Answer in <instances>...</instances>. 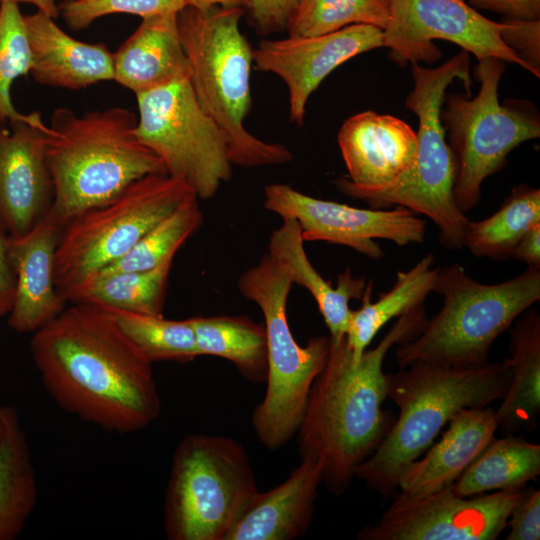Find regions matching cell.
Wrapping results in <instances>:
<instances>
[{
	"mask_svg": "<svg viewBox=\"0 0 540 540\" xmlns=\"http://www.w3.org/2000/svg\"><path fill=\"white\" fill-rule=\"evenodd\" d=\"M30 352L47 393L82 421L130 434L161 413L153 363L102 307L71 303L33 332Z\"/></svg>",
	"mask_w": 540,
	"mask_h": 540,
	"instance_id": "6da1fadb",
	"label": "cell"
},
{
	"mask_svg": "<svg viewBox=\"0 0 540 540\" xmlns=\"http://www.w3.org/2000/svg\"><path fill=\"white\" fill-rule=\"evenodd\" d=\"M380 342L355 360L345 337H330L327 361L314 380L297 430L301 459L320 468L321 483L342 494L355 468L379 446L394 418L382 409L388 397L383 363L395 345L415 338L427 320L424 304L397 317Z\"/></svg>",
	"mask_w": 540,
	"mask_h": 540,
	"instance_id": "7a4b0ae2",
	"label": "cell"
},
{
	"mask_svg": "<svg viewBox=\"0 0 540 540\" xmlns=\"http://www.w3.org/2000/svg\"><path fill=\"white\" fill-rule=\"evenodd\" d=\"M138 118L112 107L83 115L53 111L45 129L46 161L53 183L49 214L63 227L78 214L119 196L136 180L167 173L136 134Z\"/></svg>",
	"mask_w": 540,
	"mask_h": 540,
	"instance_id": "3957f363",
	"label": "cell"
},
{
	"mask_svg": "<svg viewBox=\"0 0 540 540\" xmlns=\"http://www.w3.org/2000/svg\"><path fill=\"white\" fill-rule=\"evenodd\" d=\"M509 360L474 366L416 362L388 374V397L399 415L354 477L385 498L398 492L404 470L432 445L441 429L465 408H484L507 391Z\"/></svg>",
	"mask_w": 540,
	"mask_h": 540,
	"instance_id": "277c9868",
	"label": "cell"
},
{
	"mask_svg": "<svg viewBox=\"0 0 540 540\" xmlns=\"http://www.w3.org/2000/svg\"><path fill=\"white\" fill-rule=\"evenodd\" d=\"M243 15V8L221 6H186L178 12L188 78L203 110L226 134L233 165L285 164L293 159L286 146L263 141L244 126L251 107L253 49L239 27Z\"/></svg>",
	"mask_w": 540,
	"mask_h": 540,
	"instance_id": "5b68a950",
	"label": "cell"
},
{
	"mask_svg": "<svg viewBox=\"0 0 540 540\" xmlns=\"http://www.w3.org/2000/svg\"><path fill=\"white\" fill-rule=\"evenodd\" d=\"M436 293L443 307L421 332L399 344L400 368L416 362L474 366L488 362L496 339L540 300V268L528 266L514 278L483 284L458 263L438 268Z\"/></svg>",
	"mask_w": 540,
	"mask_h": 540,
	"instance_id": "8992f818",
	"label": "cell"
},
{
	"mask_svg": "<svg viewBox=\"0 0 540 540\" xmlns=\"http://www.w3.org/2000/svg\"><path fill=\"white\" fill-rule=\"evenodd\" d=\"M469 53L459 54L436 68L413 63V89L406 108L417 115L419 128L415 158L393 184L376 190L346 189L341 193L364 200L372 208L401 206L430 218L446 249H460L469 219L454 197L455 162L446 139L440 112L448 86L461 80L470 95Z\"/></svg>",
	"mask_w": 540,
	"mask_h": 540,
	"instance_id": "52a82bcc",
	"label": "cell"
},
{
	"mask_svg": "<svg viewBox=\"0 0 540 540\" xmlns=\"http://www.w3.org/2000/svg\"><path fill=\"white\" fill-rule=\"evenodd\" d=\"M237 285L264 317L267 385L263 400L253 411L252 425L259 441L277 450L297 433L311 386L327 361L330 338L315 336L305 346L297 343L287 318L293 283L268 253L239 276Z\"/></svg>",
	"mask_w": 540,
	"mask_h": 540,
	"instance_id": "ba28073f",
	"label": "cell"
},
{
	"mask_svg": "<svg viewBox=\"0 0 540 540\" xmlns=\"http://www.w3.org/2000/svg\"><path fill=\"white\" fill-rule=\"evenodd\" d=\"M259 492L245 448L236 440L188 434L177 445L164 501L170 540H226Z\"/></svg>",
	"mask_w": 540,
	"mask_h": 540,
	"instance_id": "9c48e42d",
	"label": "cell"
},
{
	"mask_svg": "<svg viewBox=\"0 0 540 540\" xmlns=\"http://www.w3.org/2000/svg\"><path fill=\"white\" fill-rule=\"evenodd\" d=\"M505 62L478 60L477 95H445L440 118L455 162L454 197L464 213L480 201L484 180L499 172L509 153L520 144L539 138L540 118L527 101L500 104L498 88Z\"/></svg>",
	"mask_w": 540,
	"mask_h": 540,
	"instance_id": "30bf717a",
	"label": "cell"
},
{
	"mask_svg": "<svg viewBox=\"0 0 540 540\" xmlns=\"http://www.w3.org/2000/svg\"><path fill=\"white\" fill-rule=\"evenodd\" d=\"M198 199L182 180L150 174L110 202L84 211L62 229L55 254V283L65 294L125 255L146 233L183 204ZM66 299V298H65Z\"/></svg>",
	"mask_w": 540,
	"mask_h": 540,
	"instance_id": "8fae6325",
	"label": "cell"
},
{
	"mask_svg": "<svg viewBox=\"0 0 540 540\" xmlns=\"http://www.w3.org/2000/svg\"><path fill=\"white\" fill-rule=\"evenodd\" d=\"M139 140L198 199L212 198L232 177L229 140L199 104L188 76L136 94Z\"/></svg>",
	"mask_w": 540,
	"mask_h": 540,
	"instance_id": "7c38bea8",
	"label": "cell"
},
{
	"mask_svg": "<svg viewBox=\"0 0 540 540\" xmlns=\"http://www.w3.org/2000/svg\"><path fill=\"white\" fill-rule=\"evenodd\" d=\"M502 23L488 19L466 0H391L390 16L383 30V46L398 64L433 63L441 50L433 41L446 40L473 54L514 63L528 70L501 39Z\"/></svg>",
	"mask_w": 540,
	"mask_h": 540,
	"instance_id": "4fadbf2b",
	"label": "cell"
},
{
	"mask_svg": "<svg viewBox=\"0 0 540 540\" xmlns=\"http://www.w3.org/2000/svg\"><path fill=\"white\" fill-rule=\"evenodd\" d=\"M524 488L461 497L451 485L408 498L395 494L392 504L360 540H494L507 528L512 509Z\"/></svg>",
	"mask_w": 540,
	"mask_h": 540,
	"instance_id": "5bb4252c",
	"label": "cell"
},
{
	"mask_svg": "<svg viewBox=\"0 0 540 540\" xmlns=\"http://www.w3.org/2000/svg\"><path fill=\"white\" fill-rule=\"evenodd\" d=\"M263 204L282 219L296 220L304 242L347 246L370 259L384 256L375 239H386L398 246L425 240V221L401 206L389 210L356 208L314 198L281 183L264 187Z\"/></svg>",
	"mask_w": 540,
	"mask_h": 540,
	"instance_id": "9a60e30c",
	"label": "cell"
},
{
	"mask_svg": "<svg viewBox=\"0 0 540 540\" xmlns=\"http://www.w3.org/2000/svg\"><path fill=\"white\" fill-rule=\"evenodd\" d=\"M379 47H383V30L355 24L317 36L264 39L253 49V64L285 82L290 120L303 125L307 101L321 82L341 64Z\"/></svg>",
	"mask_w": 540,
	"mask_h": 540,
	"instance_id": "2e32d148",
	"label": "cell"
},
{
	"mask_svg": "<svg viewBox=\"0 0 540 540\" xmlns=\"http://www.w3.org/2000/svg\"><path fill=\"white\" fill-rule=\"evenodd\" d=\"M38 112L0 128V223L9 236L29 231L50 209L53 183Z\"/></svg>",
	"mask_w": 540,
	"mask_h": 540,
	"instance_id": "e0dca14e",
	"label": "cell"
},
{
	"mask_svg": "<svg viewBox=\"0 0 540 540\" xmlns=\"http://www.w3.org/2000/svg\"><path fill=\"white\" fill-rule=\"evenodd\" d=\"M337 140L348 171V177L333 181L340 192L393 184L412 165L417 147V134L406 122L374 111L349 117Z\"/></svg>",
	"mask_w": 540,
	"mask_h": 540,
	"instance_id": "ac0fdd59",
	"label": "cell"
},
{
	"mask_svg": "<svg viewBox=\"0 0 540 540\" xmlns=\"http://www.w3.org/2000/svg\"><path fill=\"white\" fill-rule=\"evenodd\" d=\"M63 226L49 213L29 231L8 236L15 274V295L8 324L18 333H33L67 306L55 283V254Z\"/></svg>",
	"mask_w": 540,
	"mask_h": 540,
	"instance_id": "d6986e66",
	"label": "cell"
},
{
	"mask_svg": "<svg viewBox=\"0 0 540 540\" xmlns=\"http://www.w3.org/2000/svg\"><path fill=\"white\" fill-rule=\"evenodd\" d=\"M52 16L24 15L31 52L30 74L41 85L78 90L114 80L113 53L104 43L74 39Z\"/></svg>",
	"mask_w": 540,
	"mask_h": 540,
	"instance_id": "ffe728a7",
	"label": "cell"
},
{
	"mask_svg": "<svg viewBox=\"0 0 540 540\" xmlns=\"http://www.w3.org/2000/svg\"><path fill=\"white\" fill-rule=\"evenodd\" d=\"M497 428L492 407L462 409L448 422L441 440L404 470L397 494L417 498L452 485L494 438Z\"/></svg>",
	"mask_w": 540,
	"mask_h": 540,
	"instance_id": "44dd1931",
	"label": "cell"
},
{
	"mask_svg": "<svg viewBox=\"0 0 540 540\" xmlns=\"http://www.w3.org/2000/svg\"><path fill=\"white\" fill-rule=\"evenodd\" d=\"M321 484L318 465L301 463L278 486L258 492L226 540H292L310 527Z\"/></svg>",
	"mask_w": 540,
	"mask_h": 540,
	"instance_id": "7402d4cb",
	"label": "cell"
},
{
	"mask_svg": "<svg viewBox=\"0 0 540 540\" xmlns=\"http://www.w3.org/2000/svg\"><path fill=\"white\" fill-rule=\"evenodd\" d=\"M178 13L142 18L114 57V81L136 94L188 76Z\"/></svg>",
	"mask_w": 540,
	"mask_h": 540,
	"instance_id": "603a6c76",
	"label": "cell"
},
{
	"mask_svg": "<svg viewBox=\"0 0 540 540\" xmlns=\"http://www.w3.org/2000/svg\"><path fill=\"white\" fill-rule=\"evenodd\" d=\"M282 220L281 226L270 235L267 253L293 284L304 287L312 295L330 332L329 337L339 341L347 331L351 312L349 302L362 297L366 279L355 277L350 269H346L338 275L337 286L333 287L309 261L297 221L292 218Z\"/></svg>",
	"mask_w": 540,
	"mask_h": 540,
	"instance_id": "cb8c5ba5",
	"label": "cell"
},
{
	"mask_svg": "<svg viewBox=\"0 0 540 540\" xmlns=\"http://www.w3.org/2000/svg\"><path fill=\"white\" fill-rule=\"evenodd\" d=\"M511 328L510 383L495 417L506 434L533 428L540 414V316L525 311Z\"/></svg>",
	"mask_w": 540,
	"mask_h": 540,
	"instance_id": "d4e9b609",
	"label": "cell"
},
{
	"mask_svg": "<svg viewBox=\"0 0 540 540\" xmlns=\"http://www.w3.org/2000/svg\"><path fill=\"white\" fill-rule=\"evenodd\" d=\"M434 261V255L428 253L409 270L399 271L393 287L375 302L371 301L372 282L367 283L361 306L350 312L345 334L355 360L388 321L424 304L429 293L435 291L438 268H433Z\"/></svg>",
	"mask_w": 540,
	"mask_h": 540,
	"instance_id": "484cf974",
	"label": "cell"
},
{
	"mask_svg": "<svg viewBox=\"0 0 540 540\" xmlns=\"http://www.w3.org/2000/svg\"><path fill=\"white\" fill-rule=\"evenodd\" d=\"M198 356L224 358L248 381L266 382L267 335L264 324L246 316L217 315L188 318Z\"/></svg>",
	"mask_w": 540,
	"mask_h": 540,
	"instance_id": "4316f807",
	"label": "cell"
},
{
	"mask_svg": "<svg viewBox=\"0 0 540 540\" xmlns=\"http://www.w3.org/2000/svg\"><path fill=\"white\" fill-rule=\"evenodd\" d=\"M38 498L36 472L26 433L11 408L0 443V540L18 537Z\"/></svg>",
	"mask_w": 540,
	"mask_h": 540,
	"instance_id": "83f0119b",
	"label": "cell"
},
{
	"mask_svg": "<svg viewBox=\"0 0 540 540\" xmlns=\"http://www.w3.org/2000/svg\"><path fill=\"white\" fill-rule=\"evenodd\" d=\"M540 474V445L507 434L492 439L451 485L454 494L470 497L491 491L524 488Z\"/></svg>",
	"mask_w": 540,
	"mask_h": 540,
	"instance_id": "f1b7e54d",
	"label": "cell"
},
{
	"mask_svg": "<svg viewBox=\"0 0 540 540\" xmlns=\"http://www.w3.org/2000/svg\"><path fill=\"white\" fill-rule=\"evenodd\" d=\"M174 257L144 271L96 274L70 289L68 303L162 316Z\"/></svg>",
	"mask_w": 540,
	"mask_h": 540,
	"instance_id": "f546056e",
	"label": "cell"
},
{
	"mask_svg": "<svg viewBox=\"0 0 540 540\" xmlns=\"http://www.w3.org/2000/svg\"><path fill=\"white\" fill-rule=\"evenodd\" d=\"M540 223V190L525 184L515 187L491 216L468 222L463 247L476 257L501 261L534 225Z\"/></svg>",
	"mask_w": 540,
	"mask_h": 540,
	"instance_id": "4dcf8cb0",
	"label": "cell"
},
{
	"mask_svg": "<svg viewBox=\"0 0 540 540\" xmlns=\"http://www.w3.org/2000/svg\"><path fill=\"white\" fill-rule=\"evenodd\" d=\"M102 308L150 362L184 363L198 357L193 329L188 318L171 320L163 315Z\"/></svg>",
	"mask_w": 540,
	"mask_h": 540,
	"instance_id": "1f68e13d",
	"label": "cell"
},
{
	"mask_svg": "<svg viewBox=\"0 0 540 540\" xmlns=\"http://www.w3.org/2000/svg\"><path fill=\"white\" fill-rule=\"evenodd\" d=\"M202 223L203 213L198 199L188 201L146 233L125 255L96 274L155 268L174 257Z\"/></svg>",
	"mask_w": 540,
	"mask_h": 540,
	"instance_id": "d6a6232c",
	"label": "cell"
},
{
	"mask_svg": "<svg viewBox=\"0 0 540 540\" xmlns=\"http://www.w3.org/2000/svg\"><path fill=\"white\" fill-rule=\"evenodd\" d=\"M391 0H301L289 25V36H317L355 24L384 30Z\"/></svg>",
	"mask_w": 540,
	"mask_h": 540,
	"instance_id": "836d02e7",
	"label": "cell"
},
{
	"mask_svg": "<svg viewBox=\"0 0 540 540\" xmlns=\"http://www.w3.org/2000/svg\"><path fill=\"white\" fill-rule=\"evenodd\" d=\"M19 3L0 2V122L27 120L30 114L16 110L11 99L15 79L30 73L31 52L24 15Z\"/></svg>",
	"mask_w": 540,
	"mask_h": 540,
	"instance_id": "e575fe53",
	"label": "cell"
},
{
	"mask_svg": "<svg viewBox=\"0 0 540 540\" xmlns=\"http://www.w3.org/2000/svg\"><path fill=\"white\" fill-rule=\"evenodd\" d=\"M58 5L59 15L66 26L79 31L96 19L111 14H132L142 18L178 13L187 0H63Z\"/></svg>",
	"mask_w": 540,
	"mask_h": 540,
	"instance_id": "d590c367",
	"label": "cell"
},
{
	"mask_svg": "<svg viewBox=\"0 0 540 540\" xmlns=\"http://www.w3.org/2000/svg\"><path fill=\"white\" fill-rule=\"evenodd\" d=\"M501 39L540 77V19L520 20L503 18L501 20Z\"/></svg>",
	"mask_w": 540,
	"mask_h": 540,
	"instance_id": "8d00e7d4",
	"label": "cell"
},
{
	"mask_svg": "<svg viewBox=\"0 0 540 540\" xmlns=\"http://www.w3.org/2000/svg\"><path fill=\"white\" fill-rule=\"evenodd\" d=\"M301 0H249L246 6L251 25L262 35L288 28Z\"/></svg>",
	"mask_w": 540,
	"mask_h": 540,
	"instance_id": "74e56055",
	"label": "cell"
},
{
	"mask_svg": "<svg viewBox=\"0 0 540 540\" xmlns=\"http://www.w3.org/2000/svg\"><path fill=\"white\" fill-rule=\"evenodd\" d=\"M507 540L540 539V491L530 487L512 509L507 521Z\"/></svg>",
	"mask_w": 540,
	"mask_h": 540,
	"instance_id": "f35d334b",
	"label": "cell"
},
{
	"mask_svg": "<svg viewBox=\"0 0 540 540\" xmlns=\"http://www.w3.org/2000/svg\"><path fill=\"white\" fill-rule=\"evenodd\" d=\"M476 10H488L503 18L540 19V0H466Z\"/></svg>",
	"mask_w": 540,
	"mask_h": 540,
	"instance_id": "ab89813d",
	"label": "cell"
},
{
	"mask_svg": "<svg viewBox=\"0 0 540 540\" xmlns=\"http://www.w3.org/2000/svg\"><path fill=\"white\" fill-rule=\"evenodd\" d=\"M0 223V316L8 315L15 295V274L8 254V236Z\"/></svg>",
	"mask_w": 540,
	"mask_h": 540,
	"instance_id": "60d3db41",
	"label": "cell"
},
{
	"mask_svg": "<svg viewBox=\"0 0 540 540\" xmlns=\"http://www.w3.org/2000/svg\"><path fill=\"white\" fill-rule=\"evenodd\" d=\"M510 258L520 260L528 266L540 268V223L523 235L511 251Z\"/></svg>",
	"mask_w": 540,
	"mask_h": 540,
	"instance_id": "b9f144b4",
	"label": "cell"
},
{
	"mask_svg": "<svg viewBox=\"0 0 540 540\" xmlns=\"http://www.w3.org/2000/svg\"><path fill=\"white\" fill-rule=\"evenodd\" d=\"M249 0H187V6L196 8L198 10H207L214 6H221L225 8L246 7Z\"/></svg>",
	"mask_w": 540,
	"mask_h": 540,
	"instance_id": "7bdbcfd3",
	"label": "cell"
},
{
	"mask_svg": "<svg viewBox=\"0 0 540 540\" xmlns=\"http://www.w3.org/2000/svg\"><path fill=\"white\" fill-rule=\"evenodd\" d=\"M2 1H14L17 3H27L34 5L38 10L57 18L59 16L58 5L55 0H0Z\"/></svg>",
	"mask_w": 540,
	"mask_h": 540,
	"instance_id": "ee69618b",
	"label": "cell"
},
{
	"mask_svg": "<svg viewBox=\"0 0 540 540\" xmlns=\"http://www.w3.org/2000/svg\"><path fill=\"white\" fill-rule=\"evenodd\" d=\"M12 407L0 405V443L4 437Z\"/></svg>",
	"mask_w": 540,
	"mask_h": 540,
	"instance_id": "f6af8a7d",
	"label": "cell"
}]
</instances>
